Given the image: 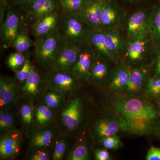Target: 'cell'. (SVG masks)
Masks as SVG:
<instances>
[{"instance_id":"cell-12","label":"cell","mask_w":160,"mask_h":160,"mask_svg":"<svg viewBox=\"0 0 160 160\" xmlns=\"http://www.w3.org/2000/svg\"><path fill=\"white\" fill-rule=\"evenodd\" d=\"M18 87L14 80L1 76L0 78V106L1 109L8 107L16 102Z\"/></svg>"},{"instance_id":"cell-2","label":"cell","mask_w":160,"mask_h":160,"mask_svg":"<svg viewBox=\"0 0 160 160\" xmlns=\"http://www.w3.org/2000/svg\"><path fill=\"white\" fill-rule=\"evenodd\" d=\"M59 29L64 42L82 48L87 43V39L91 29L82 22L77 12H63L60 15Z\"/></svg>"},{"instance_id":"cell-27","label":"cell","mask_w":160,"mask_h":160,"mask_svg":"<svg viewBox=\"0 0 160 160\" xmlns=\"http://www.w3.org/2000/svg\"><path fill=\"white\" fill-rule=\"evenodd\" d=\"M88 0H59L63 12H78Z\"/></svg>"},{"instance_id":"cell-38","label":"cell","mask_w":160,"mask_h":160,"mask_svg":"<svg viewBox=\"0 0 160 160\" xmlns=\"http://www.w3.org/2000/svg\"><path fill=\"white\" fill-rule=\"evenodd\" d=\"M146 160H160V149L151 146L147 152Z\"/></svg>"},{"instance_id":"cell-15","label":"cell","mask_w":160,"mask_h":160,"mask_svg":"<svg viewBox=\"0 0 160 160\" xmlns=\"http://www.w3.org/2000/svg\"><path fill=\"white\" fill-rule=\"evenodd\" d=\"M148 76V72L141 68L129 71L126 91L130 95L137 94L142 90Z\"/></svg>"},{"instance_id":"cell-19","label":"cell","mask_w":160,"mask_h":160,"mask_svg":"<svg viewBox=\"0 0 160 160\" xmlns=\"http://www.w3.org/2000/svg\"><path fill=\"white\" fill-rule=\"evenodd\" d=\"M108 73L107 65L98 57H95L90 68L89 81L95 83L101 82L106 79Z\"/></svg>"},{"instance_id":"cell-9","label":"cell","mask_w":160,"mask_h":160,"mask_svg":"<svg viewBox=\"0 0 160 160\" xmlns=\"http://www.w3.org/2000/svg\"><path fill=\"white\" fill-rule=\"evenodd\" d=\"M81 49L72 44L65 42L51 63L49 69L52 72L71 71L78 58Z\"/></svg>"},{"instance_id":"cell-36","label":"cell","mask_w":160,"mask_h":160,"mask_svg":"<svg viewBox=\"0 0 160 160\" xmlns=\"http://www.w3.org/2000/svg\"><path fill=\"white\" fill-rule=\"evenodd\" d=\"M14 125V118L13 115L9 111L5 110L4 121L2 126H0V130L4 132H8L12 130Z\"/></svg>"},{"instance_id":"cell-41","label":"cell","mask_w":160,"mask_h":160,"mask_svg":"<svg viewBox=\"0 0 160 160\" xmlns=\"http://www.w3.org/2000/svg\"><path fill=\"white\" fill-rule=\"evenodd\" d=\"M160 76V53L156 63L154 77Z\"/></svg>"},{"instance_id":"cell-23","label":"cell","mask_w":160,"mask_h":160,"mask_svg":"<svg viewBox=\"0 0 160 160\" xmlns=\"http://www.w3.org/2000/svg\"><path fill=\"white\" fill-rule=\"evenodd\" d=\"M34 115L37 123L41 126L48 125L53 119L51 109L46 105H41L37 107Z\"/></svg>"},{"instance_id":"cell-6","label":"cell","mask_w":160,"mask_h":160,"mask_svg":"<svg viewBox=\"0 0 160 160\" xmlns=\"http://www.w3.org/2000/svg\"><path fill=\"white\" fill-rule=\"evenodd\" d=\"M21 23L19 13L7 5L5 20L1 26V38L4 48L12 47L21 29Z\"/></svg>"},{"instance_id":"cell-1","label":"cell","mask_w":160,"mask_h":160,"mask_svg":"<svg viewBox=\"0 0 160 160\" xmlns=\"http://www.w3.org/2000/svg\"><path fill=\"white\" fill-rule=\"evenodd\" d=\"M112 105L121 116L119 123L123 130L143 135L157 129L160 114L151 103L137 98H119Z\"/></svg>"},{"instance_id":"cell-30","label":"cell","mask_w":160,"mask_h":160,"mask_svg":"<svg viewBox=\"0 0 160 160\" xmlns=\"http://www.w3.org/2000/svg\"><path fill=\"white\" fill-rule=\"evenodd\" d=\"M26 58L23 53L16 51L11 53L8 57L7 60V65L14 71L18 70L24 65Z\"/></svg>"},{"instance_id":"cell-17","label":"cell","mask_w":160,"mask_h":160,"mask_svg":"<svg viewBox=\"0 0 160 160\" xmlns=\"http://www.w3.org/2000/svg\"><path fill=\"white\" fill-rule=\"evenodd\" d=\"M41 83V76L34 68L29 78L24 83L21 89L22 94L29 98L36 97L39 92Z\"/></svg>"},{"instance_id":"cell-28","label":"cell","mask_w":160,"mask_h":160,"mask_svg":"<svg viewBox=\"0 0 160 160\" xmlns=\"http://www.w3.org/2000/svg\"><path fill=\"white\" fill-rule=\"evenodd\" d=\"M146 93L152 98H160V76L153 77L146 85Z\"/></svg>"},{"instance_id":"cell-24","label":"cell","mask_w":160,"mask_h":160,"mask_svg":"<svg viewBox=\"0 0 160 160\" xmlns=\"http://www.w3.org/2000/svg\"><path fill=\"white\" fill-rule=\"evenodd\" d=\"M145 50V43L143 41H132L127 47V56L131 61H137L142 57Z\"/></svg>"},{"instance_id":"cell-39","label":"cell","mask_w":160,"mask_h":160,"mask_svg":"<svg viewBox=\"0 0 160 160\" xmlns=\"http://www.w3.org/2000/svg\"><path fill=\"white\" fill-rule=\"evenodd\" d=\"M34 0H13V2L15 5L19 6L22 10L28 11Z\"/></svg>"},{"instance_id":"cell-7","label":"cell","mask_w":160,"mask_h":160,"mask_svg":"<svg viewBox=\"0 0 160 160\" xmlns=\"http://www.w3.org/2000/svg\"><path fill=\"white\" fill-rule=\"evenodd\" d=\"M128 36L132 41H144L151 32V19L144 11L134 12L129 18L127 25Z\"/></svg>"},{"instance_id":"cell-37","label":"cell","mask_w":160,"mask_h":160,"mask_svg":"<svg viewBox=\"0 0 160 160\" xmlns=\"http://www.w3.org/2000/svg\"><path fill=\"white\" fill-rule=\"evenodd\" d=\"M36 151L32 154L30 159L31 160H49L50 157L48 152L41 149H36Z\"/></svg>"},{"instance_id":"cell-31","label":"cell","mask_w":160,"mask_h":160,"mask_svg":"<svg viewBox=\"0 0 160 160\" xmlns=\"http://www.w3.org/2000/svg\"><path fill=\"white\" fill-rule=\"evenodd\" d=\"M89 158L88 147L84 144L78 145L69 154L68 160H88Z\"/></svg>"},{"instance_id":"cell-42","label":"cell","mask_w":160,"mask_h":160,"mask_svg":"<svg viewBox=\"0 0 160 160\" xmlns=\"http://www.w3.org/2000/svg\"><path fill=\"white\" fill-rule=\"evenodd\" d=\"M158 109L160 111V98L158 99Z\"/></svg>"},{"instance_id":"cell-3","label":"cell","mask_w":160,"mask_h":160,"mask_svg":"<svg viewBox=\"0 0 160 160\" xmlns=\"http://www.w3.org/2000/svg\"><path fill=\"white\" fill-rule=\"evenodd\" d=\"M65 42L58 27L43 38L36 40L34 56L41 66L49 68Z\"/></svg>"},{"instance_id":"cell-25","label":"cell","mask_w":160,"mask_h":160,"mask_svg":"<svg viewBox=\"0 0 160 160\" xmlns=\"http://www.w3.org/2000/svg\"><path fill=\"white\" fill-rule=\"evenodd\" d=\"M151 34L153 44L160 48V6L156 9L151 18Z\"/></svg>"},{"instance_id":"cell-35","label":"cell","mask_w":160,"mask_h":160,"mask_svg":"<svg viewBox=\"0 0 160 160\" xmlns=\"http://www.w3.org/2000/svg\"><path fill=\"white\" fill-rule=\"evenodd\" d=\"M101 141L103 146L107 149H117L121 144L120 139L115 135L104 138Z\"/></svg>"},{"instance_id":"cell-11","label":"cell","mask_w":160,"mask_h":160,"mask_svg":"<svg viewBox=\"0 0 160 160\" xmlns=\"http://www.w3.org/2000/svg\"><path fill=\"white\" fill-rule=\"evenodd\" d=\"M60 15L55 11L39 19L31 24L32 34L36 40L43 38L57 28Z\"/></svg>"},{"instance_id":"cell-14","label":"cell","mask_w":160,"mask_h":160,"mask_svg":"<svg viewBox=\"0 0 160 160\" xmlns=\"http://www.w3.org/2000/svg\"><path fill=\"white\" fill-rule=\"evenodd\" d=\"M90 49L94 53L95 51L99 55H102L109 59L113 60L114 56L109 51L106 46L105 34L98 29H91L87 39Z\"/></svg>"},{"instance_id":"cell-22","label":"cell","mask_w":160,"mask_h":160,"mask_svg":"<svg viewBox=\"0 0 160 160\" xmlns=\"http://www.w3.org/2000/svg\"><path fill=\"white\" fill-rule=\"evenodd\" d=\"M118 19V13L115 7L106 0L102 14L101 26L113 25L116 22Z\"/></svg>"},{"instance_id":"cell-10","label":"cell","mask_w":160,"mask_h":160,"mask_svg":"<svg viewBox=\"0 0 160 160\" xmlns=\"http://www.w3.org/2000/svg\"><path fill=\"white\" fill-rule=\"evenodd\" d=\"M22 134L12 130L6 132L0 140V157L2 159L11 158L19 153L22 145Z\"/></svg>"},{"instance_id":"cell-20","label":"cell","mask_w":160,"mask_h":160,"mask_svg":"<svg viewBox=\"0 0 160 160\" xmlns=\"http://www.w3.org/2000/svg\"><path fill=\"white\" fill-rule=\"evenodd\" d=\"M129 71L124 67H120L113 74L110 88L112 90L121 91L125 90L129 78Z\"/></svg>"},{"instance_id":"cell-16","label":"cell","mask_w":160,"mask_h":160,"mask_svg":"<svg viewBox=\"0 0 160 160\" xmlns=\"http://www.w3.org/2000/svg\"><path fill=\"white\" fill-rule=\"evenodd\" d=\"M121 128L119 122L113 118H105L100 120L94 128V133L100 140L115 135Z\"/></svg>"},{"instance_id":"cell-18","label":"cell","mask_w":160,"mask_h":160,"mask_svg":"<svg viewBox=\"0 0 160 160\" xmlns=\"http://www.w3.org/2000/svg\"><path fill=\"white\" fill-rule=\"evenodd\" d=\"M53 137V132L50 129L39 130L32 136L29 145L32 149H41L49 146L52 141Z\"/></svg>"},{"instance_id":"cell-8","label":"cell","mask_w":160,"mask_h":160,"mask_svg":"<svg viewBox=\"0 0 160 160\" xmlns=\"http://www.w3.org/2000/svg\"><path fill=\"white\" fill-rule=\"evenodd\" d=\"M106 0H88L77 12L82 22L90 29H98L101 26V20Z\"/></svg>"},{"instance_id":"cell-5","label":"cell","mask_w":160,"mask_h":160,"mask_svg":"<svg viewBox=\"0 0 160 160\" xmlns=\"http://www.w3.org/2000/svg\"><path fill=\"white\" fill-rule=\"evenodd\" d=\"M83 102L79 97L69 100L61 115L62 124L67 131L73 132L79 128L83 119Z\"/></svg>"},{"instance_id":"cell-43","label":"cell","mask_w":160,"mask_h":160,"mask_svg":"<svg viewBox=\"0 0 160 160\" xmlns=\"http://www.w3.org/2000/svg\"><path fill=\"white\" fill-rule=\"evenodd\" d=\"M1 4H3V3H7V0H0Z\"/></svg>"},{"instance_id":"cell-13","label":"cell","mask_w":160,"mask_h":160,"mask_svg":"<svg viewBox=\"0 0 160 160\" xmlns=\"http://www.w3.org/2000/svg\"><path fill=\"white\" fill-rule=\"evenodd\" d=\"M95 57V56L91 49L84 50L82 48L78 58L71 71L79 78L89 81L90 68Z\"/></svg>"},{"instance_id":"cell-40","label":"cell","mask_w":160,"mask_h":160,"mask_svg":"<svg viewBox=\"0 0 160 160\" xmlns=\"http://www.w3.org/2000/svg\"><path fill=\"white\" fill-rule=\"evenodd\" d=\"M95 158L97 160H109L110 159L109 152L105 149H97L95 151Z\"/></svg>"},{"instance_id":"cell-21","label":"cell","mask_w":160,"mask_h":160,"mask_svg":"<svg viewBox=\"0 0 160 160\" xmlns=\"http://www.w3.org/2000/svg\"><path fill=\"white\" fill-rule=\"evenodd\" d=\"M35 44V42L32 41L26 30L24 28H21L12 47H13L16 51L24 53L28 51L32 46H34Z\"/></svg>"},{"instance_id":"cell-26","label":"cell","mask_w":160,"mask_h":160,"mask_svg":"<svg viewBox=\"0 0 160 160\" xmlns=\"http://www.w3.org/2000/svg\"><path fill=\"white\" fill-rule=\"evenodd\" d=\"M106 46L109 51L114 55L118 52L122 46V40L117 33L112 31L104 32Z\"/></svg>"},{"instance_id":"cell-33","label":"cell","mask_w":160,"mask_h":160,"mask_svg":"<svg viewBox=\"0 0 160 160\" xmlns=\"http://www.w3.org/2000/svg\"><path fill=\"white\" fill-rule=\"evenodd\" d=\"M62 97L55 92L52 91L46 93L44 102L46 106L51 109H56L59 106Z\"/></svg>"},{"instance_id":"cell-4","label":"cell","mask_w":160,"mask_h":160,"mask_svg":"<svg viewBox=\"0 0 160 160\" xmlns=\"http://www.w3.org/2000/svg\"><path fill=\"white\" fill-rule=\"evenodd\" d=\"M47 81L48 87L62 97L71 94L78 88L79 78L71 71L52 72Z\"/></svg>"},{"instance_id":"cell-32","label":"cell","mask_w":160,"mask_h":160,"mask_svg":"<svg viewBox=\"0 0 160 160\" xmlns=\"http://www.w3.org/2000/svg\"><path fill=\"white\" fill-rule=\"evenodd\" d=\"M19 114L21 120L26 126H30L33 122V109L29 104H24L21 106L19 109Z\"/></svg>"},{"instance_id":"cell-34","label":"cell","mask_w":160,"mask_h":160,"mask_svg":"<svg viewBox=\"0 0 160 160\" xmlns=\"http://www.w3.org/2000/svg\"><path fill=\"white\" fill-rule=\"evenodd\" d=\"M67 144L64 139L59 140L55 146L52 153V159L53 160H62L67 149Z\"/></svg>"},{"instance_id":"cell-44","label":"cell","mask_w":160,"mask_h":160,"mask_svg":"<svg viewBox=\"0 0 160 160\" xmlns=\"http://www.w3.org/2000/svg\"><path fill=\"white\" fill-rule=\"evenodd\" d=\"M129 1H133L134 2V1H139V0H129Z\"/></svg>"},{"instance_id":"cell-29","label":"cell","mask_w":160,"mask_h":160,"mask_svg":"<svg viewBox=\"0 0 160 160\" xmlns=\"http://www.w3.org/2000/svg\"><path fill=\"white\" fill-rule=\"evenodd\" d=\"M28 58L26 57L24 65L20 69L14 71L17 80L22 83H25L34 69L30 60Z\"/></svg>"}]
</instances>
